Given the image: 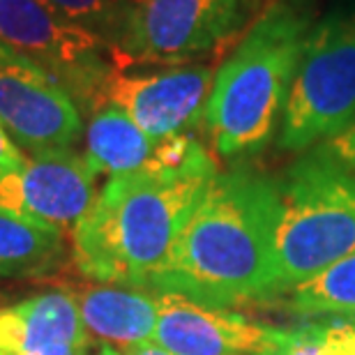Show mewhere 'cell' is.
I'll return each mask as SVG.
<instances>
[{"instance_id":"obj_1","label":"cell","mask_w":355,"mask_h":355,"mask_svg":"<svg viewBox=\"0 0 355 355\" xmlns=\"http://www.w3.org/2000/svg\"><path fill=\"white\" fill-rule=\"evenodd\" d=\"M277 222L279 187L270 178L243 168L217 173L148 291L219 309L275 297Z\"/></svg>"},{"instance_id":"obj_2","label":"cell","mask_w":355,"mask_h":355,"mask_svg":"<svg viewBox=\"0 0 355 355\" xmlns=\"http://www.w3.org/2000/svg\"><path fill=\"white\" fill-rule=\"evenodd\" d=\"M215 175L159 168L111 175L74 231L79 272L90 282L148 291Z\"/></svg>"},{"instance_id":"obj_3","label":"cell","mask_w":355,"mask_h":355,"mask_svg":"<svg viewBox=\"0 0 355 355\" xmlns=\"http://www.w3.org/2000/svg\"><path fill=\"white\" fill-rule=\"evenodd\" d=\"M309 31V7L275 0L219 67L203 113L217 155L233 159L270 144Z\"/></svg>"},{"instance_id":"obj_4","label":"cell","mask_w":355,"mask_h":355,"mask_svg":"<svg viewBox=\"0 0 355 355\" xmlns=\"http://www.w3.org/2000/svg\"><path fill=\"white\" fill-rule=\"evenodd\" d=\"M277 187L279 295L355 254V171L323 150L297 159Z\"/></svg>"},{"instance_id":"obj_5","label":"cell","mask_w":355,"mask_h":355,"mask_svg":"<svg viewBox=\"0 0 355 355\" xmlns=\"http://www.w3.org/2000/svg\"><path fill=\"white\" fill-rule=\"evenodd\" d=\"M355 120V10L311 26L284 109L279 146L307 150Z\"/></svg>"},{"instance_id":"obj_6","label":"cell","mask_w":355,"mask_h":355,"mask_svg":"<svg viewBox=\"0 0 355 355\" xmlns=\"http://www.w3.org/2000/svg\"><path fill=\"white\" fill-rule=\"evenodd\" d=\"M247 0H134L111 44L116 69L182 65L212 53L238 31Z\"/></svg>"},{"instance_id":"obj_7","label":"cell","mask_w":355,"mask_h":355,"mask_svg":"<svg viewBox=\"0 0 355 355\" xmlns=\"http://www.w3.org/2000/svg\"><path fill=\"white\" fill-rule=\"evenodd\" d=\"M95 175L88 159L72 150L35 153L17 171L0 173V212L72 240L97 198Z\"/></svg>"},{"instance_id":"obj_8","label":"cell","mask_w":355,"mask_h":355,"mask_svg":"<svg viewBox=\"0 0 355 355\" xmlns=\"http://www.w3.org/2000/svg\"><path fill=\"white\" fill-rule=\"evenodd\" d=\"M0 125L33 153L69 150L83 123L58 76L0 42Z\"/></svg>"},{"instance_id":"obj_9","label":"cell","mask_w":355,"mask_h":355,"mask_svg":"<svg viewBox=\"0 0 355 355\" xmlns=\"http://www.w3.org/2000/svg\"><path fill=\"white\" fill-rule=\"evenodd\" d=\"M215 72L205 65L166 67L159 72L132 74L109 67L88 102L123 109L148 137L159 141L187 134L205 113Z\"/></svg>"},{"instance_id":"obj_10","label":"cell","mask_w":355,"mask_h":355,"mask_svg":"<svg viewBox=\"0 0 355 355\" xmlns=\"http://www.w3.org/2000/svg\"><path fill=\"white\" fill-rule=\"evenodd\" d=\"M0 42L40 62L69 92L86 99L109 69L99 55L106 42L55 17L40 0H0Z\"/></svg>"},{"instance_id":"obj_11","label":"cell","mask_w":355,"mask_h":355,"mask_svg":"<svg viewBox=\"0 0 355 355\" xmlns=\"http://www.w3.org/2000/svg\"><path fill=\"white\" fill-rule=\"evenodd\" d=\"M279 330L229 309L208 307L175 293H157L153 342L171 355H263Z\"/></svg>"},{"instance_id":"obj_12","label":"cell","mask_w":355,"mask_h":355,"mask_svg":"<svg viewBox=\"0 0 355 355\" xmlns=\"http://www.w3.org/2000/svg\"><path fill=\"white\" fill-rule=\"evenodd\" d=\"M65 293L79 307L88 337L102 346L130 353L137 346L153 342L157 328V293L123 284L83 282L67 284Z\"/></svg>"},{"instance_id":"obj_13","label":"cell","mask_w":355,"mask_h":355,"mask_svg":"<svg viewBox=\"0 0 355 355\" xmlns=\"http://www.w3.org/2000/svg\"><path fill=\"white\" fill-rule=\"evenodd\" d=\"M67 346L88 349V332L65 291L0 307V355H44Z\"/></svg>"},{"instance_id":"obj_14","label":"cell","mask_w":355,"mask_h":355,"mask_svg":"<svg viewBox=\"0 0 355 355\" xmlns=\"http://www.w3.org/2000/svg\"><path fill=\"white\" fill-rule=\"evenodd\" d=\"M157 141L150 139L123 109L102 104L86 130V159L95 173L123 175L148 166Z\"/></svg>"},{"instance_id":"obj_15","label":"cell","mask_w":355,"mask_h":355,"mask_svg":"<svg viewBox=\"0 0 355 355\" xmlns=\"http://www.w3.org/2000/svg\"><path fill=\"white\" fill-rule=\"evenodd\" d=\"M286 304L300 316L355 321V254L286 291Z\"/></svg>"},{"instance_id":"obj_16","label":"cell","mask_w":355,"mask_h":355,"mask_svg":"<svg viewBox=\"0 0 355 355\" xmlns=\"http://www.w3.org/2000/svg\"><path fill=\"white\" fill-rule=\"evenodd\" d=\"M62 259V238L33 229L0 212V275L24 277L53 270Z\"/></svg>"},{"instance_id":"obj_17","label":"cell","mask_w":355,"mask_h":355,"mask_svg":"<svg viewBox=\"0 0 355 355\" xmlns=\"http://www.w3.org/2000/svg\"><path fill=\"white\" fill-rule=\"evenodd\" d=\"M263 355H355V321L311 323L297 330H279Z\"/></svg>"},{"instance_id":"obj_18","label":"cell","mask_w":355,"mask_h":355,"mask_svg":"<svg viewBox=\"0 0 355 355\" xmlns=\"http://www.w3.org/2000/svg\"><path fill=\"white\" fill-rule=\"evenodd\" d=\"M55 17L99 35L106 44L118 40L134 0H40Z\"/></svg>"},{"instance_id":"obj_19","label":"cell","mask_w":355,"mask_h":355,"mask_svg":"<svg viewBox=\"0 0 355 355\" xmlns=\"http://www.w3.org/2000/svg\"><path fill=\"white\" fill-rule=\"evenodd\" d=\"M332 157H337L342 164L355 171V120L346 127L342 134H337L335 139H330V144L325 146Z\"/></svg>"},{"instance_id":"obj_20","label":"cell","mask_w":355,"mask_h":355,"mask_svg":"<svg viewBox=\"0 0 355 355\" xmlns=\"http://www.w3.org/2000/svg\"><path fill=\"white\" fill-rule=\"evenodd\" d=\"M28 157L19 150V146L10 139V134L0 125V173H10L24 166Z\"/></svg>"},{"instance_id":"obj_21","label":"cell","mask_w":355,"mask_h":355,"mask_svg":"<svg viewBox=\"0 0 355 355\" xmlns=\"http://www.w3.org/2000/svg\"><path fill=\"white\" fill-rule=\"evenodd\" d=\"M125 355H171L166 349H162L159 344H155V342H146V344H141L137 346V349H132L130 353H125Z\"/></svg>"},{"instance_id":"obj_22","label":"cell","mask_w":355,"mask_h":355,"mask_svg":"<svg viewBox=\"0 0 355 355\" xmlns=\"http://www.w3.org/2000/svg\"><path fill=\"white\" fill-rule=\"evenodd\" d=\"M44 355H86V349H81V346H67V349H58Z\"/></svg>"},{"instance_id":"obj_23","label":"cell","mask_w":355,"mask_h":355,"mask_svg":"<svg viewBox=\"0 0 355 355\" xmlns=\"http://www.w3.org/2000/svg\"><path fill=\"white\" fill-rule=\"evenodd\" d=\"M92 355H123V353H118L116 349H109V346H102V349H99L97 353H92Z\"/></svg>"},{"instance_id":"obj_24","label":"cell","mask_w":355,"mask_h":355,"mask_svg":"<svg viewBox=\"0 0 355 355\" xmlns=\"http://www.w3.org/2000/svg\"><path fill=\"white\" fill-rule=\"evenodd\" d=\"M284 3H293V5H300V7H307L311 0H284Z\"/></svg>"}]
</instances>
